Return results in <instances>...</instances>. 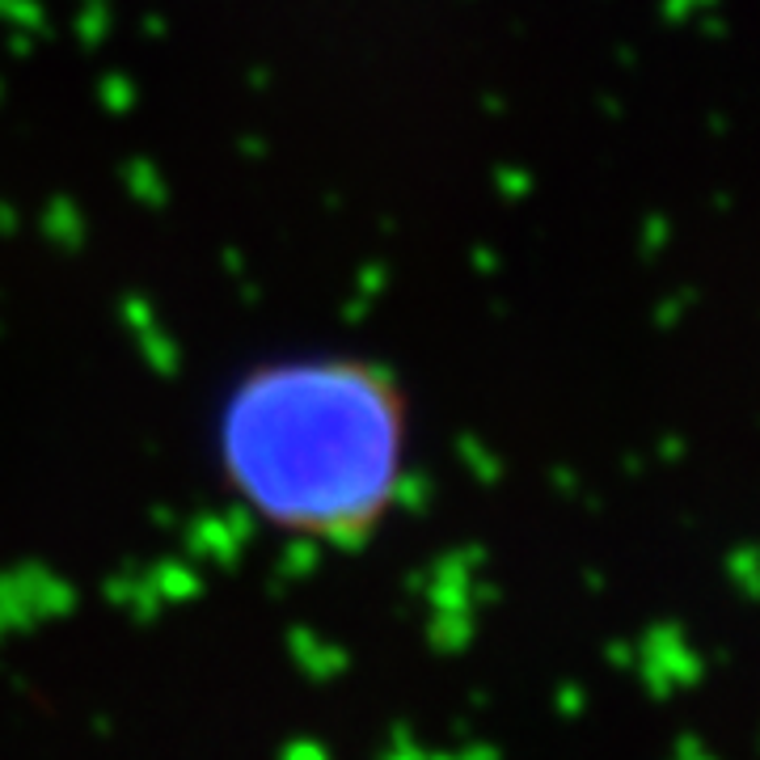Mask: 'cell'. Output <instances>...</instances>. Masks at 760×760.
I'll use <instances>...</instances> for the list:
<instances>
[{
    "instance_id": "cell-1",
    "label": "cell",
    "mask_w": 760,
    "mask_h": 760,
    "mask_svg": "<svg viewBox=\"0 0 760 760\" xmlns=\"http://www.w3.org/2000/svg\"><path fill=\"white\" fill-rule=\"evenodd\" d=\"M224 486L258 524L359 546L389 520L410 465V402L363 356L266 359L215 419Z\"/></svg>"
}]
</instances>
